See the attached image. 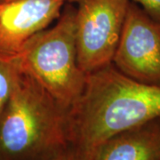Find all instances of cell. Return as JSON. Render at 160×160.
Segmentation results:
<instances>
[{
	"label": "cell",
	"mask_w": 160,
	"mask_h": 160,
	"mask_svg": "<svg viewBox=\"0 0 160 160\" xmlns=\"http://www.w3.org/2000/svg\"><path fill=\"white\" fill-rule=\"evenodd\" d=\"M11 1H15V0H0V3H6V2H11Z\"/></svg>",
	"instance_id": "12"
},
{
	"label": "cell",
	"mask_w": 160,
	"mask_h": 160,
	"mask_svg": "<svg viewBox=\"0 0 160 160\" xmlns=\"http://www.w3.org/2000/svg\"><path fill=\"white\" fill-rule=\"evenodd\" d=\"M137 4L149 17L160 23V0H130Z\"/></svg>",
	"instance_id": "9"
},
{
	"label": "cell",
	"mask_w": 160,
	"mask_h": 160,
	"mask_svg": "<svg viewBox=\"0 0 160 160\" xmlns=\"http://www.w3.org/2000/svg\"><path fill=\"white\" fill-rule=\"evenodd\" d=\"M67 0L0 3V64H8L35 35L60 17Z\"/></svg>",
	"instance_id": "6"
},
{
	"label": "cell",
	"mask_w": 160,
	"mask_h": 160,
	"mask_svg": "<svg viewBox=\"0 0 160 160\" xmlns=\"http://www.w3.org/2000/svg\"><path fill=\"white\" fill-rule=\"evenodd\" d=\"M75 13L74 5H65L57 23L35 35L8 63L31 76L68 109L82 93L87 76L78 63Z\"/></svg>",
	"instance_id": "3"
},
{
	"label": "cell",
	"mask_w": 160,
	"mask_h": 160,
	"mask_svg": "<svg viewBox=\"0 0 160 160\" xmlns=\"http://www.w3.org/2000/svg\"><path fill=\"white\" fill-rule=\"evenodd\" d=\"M160 118V86L126 77L111 63L86 76L85 87L68 110L71 156L89 160L114 135Z\"/></svg>",
	"instance_id": "1"
},
{
	"label": "cell",
	"mask_w": 160,
	"mask_h": 160,
	"mask_svg": "<svg viewBox=\"0 0 160 160\" xmlns=\"http://www.w3.org/2000/svg\"><path fill=\"white\" fill-rule=\"evenodd\" d=\"M43 160H70V158H69L68 149L66 148V149L60 150V151H58L56 153L49 156L48 158H46Z\"/></svg>",
	"instance_id": "10"
},
{
	"label": "cell",
	"mask_w": 160,
	"mask_h": 160,
	"mask_svg": "<svg viewBox=\"0 0 160 160\" xmlns=\"http://www.w3.org/2000/svg\"><path fill=\"white\" fill-rule=\"evenodd\" d=\"M76 7L78 63L86 75L112 63L130 0H67Z\"/></svg>",
	"instance_id": "4"
},
{
	"label": "cell",
	"mask_w": 160,
	"mask_h": 160,
	"mask_svg": "<svg viewBox=\"0 0 160 160\" xmlns=\"http://www.w3.org/2000/svg\"><path fill=\"white\" fill-rule=\"evenodd\" d=\"M112 64L126 77L160 86V23L130 1Z\"/></svg>",
	"instance_id": "5"
},
{
	"label": "cell",
	"mask_w": 160,
	"mask_h": 160,
	"mask_svg": "<svg viewBox=\"0 0 160 160\" xmlns=\"http://www.w3.org/2000/svg\"><path fill=\"white\" fill-rule=\"evenodd\" d=\"M11 93L0 112V150L15 160H43L68 145V110L29 74L6 64Z\"/></svg>",
	"instance_id": "2"
},
{
	"label": "cell",
	"mask_w": 160,
	"mask_h": 160,
	"mask_svg": "<svg viewBox=\"0 0 160 160\" xmlns=\"http://www.w3.org/2000/svg\"><path fill=\"white\" fill-rule=\"evenodd\" d=\"M68 152H69V151H68ZM69 158H70V160H81V159H78V158H74V157H72V156L69 154Z\"/></svg>",
	"instance_id": "11"
},
{
	"label": "cell",
	"mask_w": 160,
	"mask_h": 160,
	"mask_svg": "<svg viewBox=\"0 0 160 160\" xmlns=\"http://www.w3.org/2000/svg\"><path fill=\"white\" fill-rule=\"evenodd\" d=\"M89 160H160V118L109 138Z\"/></svg>",
	"instance_id": "7"
},
{
	"label": "cell",
	"mask_w": 160,
	"mask_h": 160,
	"mask_svg": "<svg viewBox=\"0 0 160 160\" xmlns=\"http://www.w3.org/2000/svg\"><path fill=\"white\" fill-rule=\"evenodd\" d=\"M12 89V78L7 65L0 64V112L7 102Z\"/></svg>",
	"instance_id": "8"
}]
</instances>
